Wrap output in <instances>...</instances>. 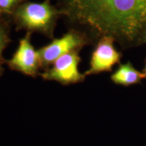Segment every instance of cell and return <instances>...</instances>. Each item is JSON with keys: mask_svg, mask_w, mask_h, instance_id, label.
<instances>
[{"mask_svg": "<svg viewBox=\"0 0 146 146\" xmlns=\"http://www.w3.org/2000/svg\"><path fill=\"white\" fill-rule=\"evenodd\" d=\"M58 9L99 39L111 37L123 48L144 43L146 0H60Z\"/></svg>", "mask_w": 146, "mask_h": 146, "instance_id": "6da1fadb", "label": "cell"}, {"mask_svg": "<svg viewBox=\"0 0 146 146\" xmlns=\"http://www.w3.org/2000/svg\"><path fill=\"white\" fill-rule=\"evenodd\" d=\"M17 30L27 33H39L50 39H54V30L62 13L52 5L50 0L42 2L25 1L12 12Z\"/></svg>", "mask_w": 146, "mask_h": 146, "instance_id": "7a4b0ae2", "label": "cell"}, {"mask_svg": "<svg viewBox=\"0 0 146 146\" xmlns=\"http://www.w3.org/2000/svg\"><path fill=\"white\" fill-rule=\"evenodd\" d=\"M89 41L85 33L75 29H71L62 37L54 39L50 43L38 50L41 68L47 70L60 57L72 51H80Z\"/></svg>", "mask_w": 146, "mask_h": 146, "instance_id": "3957f363", "label": "cell"}, {"mask_svg": "<svg viewBox=\"0 0 146 146\" xmlns=\"http://www.w3.org/2000/svg\"><path fill=\"white\" fill-rule=\"evenodd\" d=\"M80 51L69 52L57 59L52 68L45 70L40 75L46 81H56L63 85H69L83 82L86 76L78 70L81 61Z\"/></svg>", "mask_w": 146, "mask_h": 146, "instance_id": "277c9868", "label": "cell"}, {"mask_svg": "<svg viewBox=\"0 0 146 146\" xmlns=\"http://www.w3.org/2000/svg\"><path fill=\"white\" fill-rule=\"evenodd\" d=\"M31 39V33H27L20 40L17 50L6 63L11 70L35 78L40 75L41 66L38 51L35 50Z\"/></svg>", "mask_w": 146, "mask_h": 146, "instance_id": "5b68a950", "label": "cell"}, {"mask_svg": "<svg viewBox=\"0 0 146 146\" xmlns=\"http://www.w3.org/2000/svg\"><path fill=\"white\" fill-rule=\"evenodd\" d=\"M114 43V40L111 37L100 38L91 54L89 68L84 73L85 76L110 72L120 62L121 54L115 48Z\"/></svg>", "mask_w": 146, "mask_h": 146, "instance_id": "8992f818", "label": "cell"}, {"mask_svg": "<svg viewBox=\"0 0 146 146\" xmlns=\"http://www.w3.org/2000/svg\"><path fill=\"white\" fill-rule=\"evenodd\" d=\"M145 78L143 72L137 70L130 62L120 64L110 76L113 83L125 87L139 83Z\"/></svg>", "mask_w": 146, "mask_h": 146, "instance_id": "52a82bcc", "label": "cell"}, {"mask_svg": "<svg viewBox=\"0 0 146 146\" xmlns=\"http://www.w3.org/2000/svg\"><path fill=\"white\" fill-rule=\"evenodd\" d=\"M10 42L8 27L5 23L0 18V75L2 74L3 68L2 67L3 58L2 52Z\"/></svg>", "mask_w": 146, "mask_h": 146, "instance_id": "ba28073f", "label": "cell"}, {"mask_svg": "<svg viewBox=\"0 0 146 146\" xmlns=\"http://www.w3.org/2000/svg\"><path fill=\"white\" fill-rule=\"evenodd\" d=\"M26 1L27 0H0V11L12 14L18 5Z\"/></svg>", "mask_w": 146, "mask_h": 146, "instance_id": "9c48e42d", "label": "cell"}, {"mask_svg": "<svg viewBox=\"0 0 146 146\" xmlns=\"http://www.w3.org/2000/svg\"><path fill=\"white\" fill-rule=\"evenodd\" d=\"M143 73L144 74V75H145V77L146 78V60H145V67H144V68H143Z\"/></svg>", "mask_w": 146, "mask_h": 146, "instance_id": "30bf717a", "label": "cell"}, {"mask_svg": "<svg viewBox=\"0 0 146 146\" xmlns=\"http://www.w3.org/2000/svg\"><path fill=\"white\" fill-rule=\"evenodd\" d=\"M144 43H146V36H145V40H144Z\"/></svg>", "mask_w": 146, "mask_h": 146, "instance_id": "8fae6325", "label": "cell"}]
</instances>
